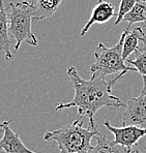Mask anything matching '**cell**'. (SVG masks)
I'll list each match as a JSON object with an SVG mask.
<instances>
[{
    "label": "cell",
    "mask_w": 146,
    "mask_h": 153,
    "mask_svg": "<svg viewBox=\"0 0 146 153\" xmlns=\"http://www.w3.org/2000/svg\"><path fill=\"white\" fill-rule=\"evenodd\" d=\"M67 76H69L75 88V96L72 102H62L56 105L55 111L77 108L79 118L86 116L89 120V126L96 127L94 115L102 108H127V105L121 102L118 96L112 93L114 84L124 74H119L111 80H106V76H91L90 80H84L78 74L76 67L67 68Z\"/></svg>",
    "instance_id": "6da1fadb"
},
{
    "label": "cell",
    "mask_w": 146,
    "mask_h": 153,
    "mask_svg": "<svg viewBox=\"0 0 146 153\" xmlns=\"http://www.w3.org/2000/svg\"><path fill=\"white\" fill-rule=\"evenodd\" d=\"M100 134L96 127H84L82 118L71 124L45 134V141H55L60 153H88L91 149V140Z\"/></svg>",
    "instance_id": "7a4b0ae2"
},
{
    "label": "cell",
    "mask_w": 146,
    "mask_h": 153,
    "mask_svg": "<svg viewBox=\"0 0 146 153\" xmlns=\"http://www.w3.org/2000/svg\"><path fill=\"white\" fill-rule=\"evenodd\" d=\"M8 30L16 39L15 52L19 50L23 42L29 46H37V38L31 30L35 4L31 1L12 2L7 6Z\"/></svg>",
    "instance_id": "3957f363"
},
{
    "label": "cell",
    "mask_w": 146,
    "mask_h": 153,
    "mask_svg": "<svg viewBox=\"0 0 146 153\" xmlns=\"http://www.w3.org/2000/svg\"><path fill=\"white\" fill-rule=\"evenodd\" d=\"M130 31V27L125 26L118 42L112 48H107L103 42L98 45V48L94 52V62L90 66V71L92 73L91 76H107L117 73L125 75L129 71H137L135 67L132 68L125 64L122 58L123 42Z\"/></svg>",
    "instance_id": "277c9868"
},
{
    "label": "cell",
    "mask_w": 146,
    "mask_h": 153,
    "mask_svg": "<svg viewBox=\"0 0 146 153\" xmlns=\"http://www.w3.org/2000/svg\"><path fill=\"white\" fill-rule=\"evenodd\" d=\"M104 125L114 134V143L123 148L125 152L132 151L138 141L146 136V128L135 125L115 127L112 126L108 121H104Z\"/></svg>",
    "instance_id": "5b68a950"
},
{
    "label": "cell",
    "mask_w": 146,
    "mask_h": 153,
    "mask_svg": "<svg viewBox=\"0 0 146 153\" xmlns=\"http://www.w3.org/2000/svg\"><path fill=\"white\" fill-rule=\"evenodd\" d=\"M135 125L146 128V93L127 100L125 112L122 115V126Z\"/></svg>",
    "instance_id": "8992f818"
},
{
    "label": "cell",
    "mask_w": 146,
    "mask_h": 153,
    "mask_svg": "<svg viewBox=\"0 0 146 153\" xmlns=\"http://www.w3.org/2000/svg\"><path fill=\"white\" fill-rule=\"evenodd\" d=\"M0 128L3 130V134L0 140V150L4 153H36L28 149L19 134L15 132L10 128V121H3L0 123Z\"/></svg>",
    "instance_id": "52a82bcc"
},
{
    "label": "cell",
    "mask_w": 146,
    "mask_h": 153,
    "mask_svg": "<svg viewBox=\"0 0 146 153\" xmlns=\"http://www.w3.org/2000/svg\"><path fill=\"white\" fill-rule=\"evenodd\" d=\"M115 10V6L110 2H107L105 0H98L96 5L92 8L88 22L85 24V26L81 30L80 36H84L88 32L90 27L94 24H105L109 22L114 16L117 15Z\"/></svg>",
    "instance_id": "ba28073f"
},
{
    "label": "cell",
    "mask_w": 146,
    "mask_h": 153,
    "mask_svg": "<svg viewBox=\"0 0 146 153\" xmlns=\"http://www.w3.org/2000/svg\"><path fill=\"white\" fill-rule=\"evenodd\" d=\"M10 44L12 40L8 30L7 10L4 7L3 0H0V51L4 53L6 60L13 59V55L10 52Z\"/></svg>",
    "instance_id": "9c48e42d"
},
{
    "label": "cell",
    "mask_w": 146,
    "mask_h": 153,
    "mask_svg": "<svg viewBox=\"0 0 146 153\" xmlns=\"http://www.w3.org/2000/svg\"><path fill=\"white\" fill-rule=\"evenodd\" d=\"M62 1L63 0H36L33 21L36 22L51 18L58 10Z\"/></svg>",
    "instance_id": "30bf717a"
},
{
    "label": "cell",
    "mask_w": 146,
    "mask_h": 153,
    "mask_svg": "<svg viewBox=\"0 0 146 153\" xmlns=\"http://www.w3.org/2000/svg\"><path fill=\"white\" fill-rule=\"evenodd\" d=\"M141 33H142V27L137 26L132 29L125 36L122 49V58L124 62L127 61V59H129L130 55L132 53L136 52L139 49V42H140Z\"/></svg>",
    "instance_id": "8fae6325"
},
{
    "label": "cell",
    "mask_w": 146,
    "mask_h": 153,
    "mask_svg": "<svg viewBox=\"0 0 146 153\" xmlns=\"http://www.w3.org/2000/svg\"><path fill=\"white\" fill-rule=\"evenodd\" d=\"M122 22H127V27L130 28L136 23H146V1L139 0L133 10L123 17Z\"/></svg>",
    "instance_id": "7c38bea8"
},
{
    "label": "cell",
    "mask_w": 146,
    "mask_h": 153,
    "mask_svg": "<svg viewBox=\"0 0 146 153\" xmlns=\"http://www.w3.org/2000/svg\"><path fill=\"white\" fill-rule=\"evenodd\" d=\"M96 145L92 146L88 153H119L120 149L114 141H109L106 137L98 134L95 137Z\"/></svg>",
    "instance_id": "4fadbf2b"
},
{
    "label": "cell",
    "mask_w": 146,
    "mask_h": 153,
    "mask_svg": "<svg viewBox=\"0 0 146 153\" xmlns=\"http://www.w3.org/2000/svg\"><path fill=\"white\" fill-rule=\"evenodd\" d=\"M127 62L133 65L142 76H146V54L144 52L137 50L135 52L134 59H130Z\"/></svg>",
    "instance_id": "5bb4252c"
},
{
    "label": "cell",
    "mask_w": 146,
    "mask_h": 153,
    "mask_svg": "<svg viewBox=\"0 0 146 153\" xmlns=\"http://www.w3.org/2000/svg\"><path fill=\"white\" fill-rule=\"evenodd\" d=\"M139 0H121L120 5H119V10L117 12V19H116L114 25H118L120 22H122V19L127 13H130L133 7L135 6V4L138 2Z\"/></svg>",
    "instance_id": "9a60e30c"
},
{
    "label": "cell",
    "mask_w": 146,
    "mask_h": 153,
    "mask_svg": "<svg viewBox=\"0 0 146 153\" xmlns=\"http://www.w3.org/2000/svg\"><path fill=\"white\" fill-rule=\"evenodd\" d=\"M141 27H142V33H141L140 36V42H142V47L139 48L138 50L141 52H144L146 54V23H144V25H142Z\"/></svg>",
    "instance_id": "2e32d148"
},
{
    "label": "cell",
    "mask_w": 146,
    "mask_h": 153,
    "mask_svg": "<svg viewBox=\"0 0 146 153\" xmlns=\"http://www.w3.org/2000/svg\"><path fill=\"white\" fill-rule=\"evenodd\" d=\"M143 78V88H142V91L143 93H146V76H142Z\"/></svg>",
    "instance_id": "e0dca14e"
},
{
    "label": "cell",
    "mask_w": 146,
    "mask_h": 153,
    "mask_svg": "<svg viewBox=\"0 0 146 153\" xmlns=\"http://www.w3.org/2000/svg\"><path fill=\"white\" fill-rule=\"evenodd\" d=\"M127 153H141L140 151H139V149H137V148H134L132 151H130V152H127Z\"/></svg>",
    "instance_id": "ac0fdd59"
},
{
    "label": "cell",
    "mask_w": 146,
    "mask_h": 153,
    "mask_svg": "<svg viewBox=\"0 0 146 153\" xmlns=\"http://www.w3.org/2000/svg\"><path fill=\"white\" fill-rule=\"evenodd\" d=\"M2 134H3V130H2V128H0V140H1L2 138ZM1 151V150H0Z\"/></svg>",
    "instance_id": "d6986e66"
},
{
    "label": "cell",
    "mask_w": 146,
    "mask_h": 153,
    "mask_svg": "<svg viewBox=\"0 0 146 153\" xmlns=\"http://www.w3.org/2000/svg\"><path fill=\"white\" fill-rule=\"evenodd\" d=\"M144 148H145V150H146V146H144Z\"/></svg>",
    "instance_id": "ffe728a7"
},
{
    "label": "cell",
    "mask_w": 146,
    "mask_h": 153,
    "mask_svg": "<svg viewBox=\"0 0 146 153\" xmlns=\"http://www.w3.org/2000/svg\"><path fill=\"white\" fill-rule=\"evenodd\" d=\"M144 1H146V0H144Z\"/></svg>",
    "instance_id": "44dd1931"
}]
</instances>
